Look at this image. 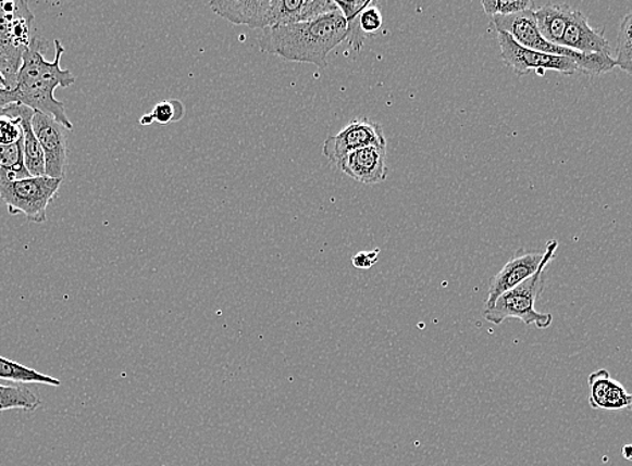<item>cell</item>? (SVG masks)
<instances>
[{"instance_id":"obj_1","label":"cell","mask_w":632,"mask_h":466,"mask_svg":"<svg viewBox=\"0 0 632 466\" xmlns=\"http://www.w3.org/2000/svg\"><path fill=\"white\" fill-rule=\"evenodd\" d=\"M347 33V22L337 10L298 24L264 28L259 47L287 61L326 67L329 54L346 41Z\"/></svg>"},{"instance_id":"obj_2","label":"cell","mask_w":632,"mask_h":466,"mask_svg":"<svg viewBox=\"0 0 632 466\" xmlns=\"http://www.w3.org/2000/svg\"><path fill=\"white\" fill-rule=\"evenodd\" d=\"M44 47H47V41L34 38L11 90L20 105L53 117L55 122L72 130L73 124L66 115L65 104L55 100L54 92L59 87L70 88L76 83V77L71 71L62 70L60 65L62 55L65 54V48L62 47L60 39H55L54 42V61L49 62L45 59Z\"/></svg>"},{"instance_id":"obj_3","label":"cell","mask_w":632,"mask_h":466,"mask_svg":"<svg viewBox=\"0 0 632 466\" xmlns=\"http://www.w3.org/2000/svg\"><path fill=\"white\" fill-rule=\"evenodd\" d=\"M215 14L232 24L264 28L298 24L339 10L333 0H241L209 3Z\"/></svg>"},{"instance_id":"obj_4","label":"cell","mask_w":632,"mask_h":466,"mask_svg":"<svg viewBox=\"0 0 632 466\" xmlns=\"http://www.w3.org/2000/svg\"><path fill=\"white\" fill-rule=\"evenodd\" d=\"M490 27L495 33L509 34L523 48L540 51V53L544 54L567 56V59L577 62L580 72L590 74V76H600V74H606L617 67V61H615L614 56L582 54L545 41L541 37L537 24H535L534 10L508 16H492L490 18Z\"/></svg>"},{"instance_id":"obj_5","label":"cell","mask_w":632,"mask_h":466,"mask_svg":"<svg viewBox=\"0 0 632 466\" xmlns=\"http://www.w3.org/2000/svg\"><path fill=\"white\" fill-rule=\"evenodd\" d=\"M557 249H559V241L552 240L546 243L543 263H541L538 270L520 286L500 295L493 308L483 311V316L487 322L499 326L512 317V319L525 323L526 326H535L540 329L550 327V324L554 323V315L541 314V312L535 311L534 305L544 291L545 269L555 259Z\"/></svg>"},{"instance_id":"obj_6","label":"cell","mask_w":632,"mask_h":466,"mask_svg":"<svg viewBox=\"0 0 632 466\" xmlns=\"http://www.w3.org/2000/svg\"><path fill=\"white\" fill-rule=\"evenodd\" d=\"M34 14L25 0H0V74L13 89L26 51L30 49Z\"/></svg>"},{"instance_id":"obj_7","label":"cell","mask_w":632,"mask_h":466,"mask_svg":"<svg viewBox=\"0 0 632 466\" xmlns=\"http://www.w3.org/2000/svg\"><path fill=\"white\" fill-rule=\"evenodd\" d=\"M62 179L48 176H28L14 179L0 172V203L8 207L11 215H25L33 224L47 222L49 204L62 185Z\"/></svg>"},{"instance_id":"obj_8","label":"cell","mask_w":632,"mask_h":466,"mask_svg":"<svg viewBox=\"0 0 632 466\" xmlns=\"http://www.w3.org/2000/svg\"><path fill=\"white\" fill-rule=\"evenodd\" d=\"M500 48V59L511 67L518 76H525L534 72L537 76H545L548 71L559 72L566 76L580 72L579 65L567 56L540 53V51L521 47L515 38L506 33H497Z\"/></svg>"},{"instance_id":"obj_9","label":"cell","mask_w":632,"mask_h":466,"mask_svg":"<svg viewBox=\"0 0 632 466\" xmlns=\"http://www.w3.org/2000/svg\"><path fill=\"white\" fill-rule=\"evenodd\" d=\"M367 147H386L384 129L369 118H355L323 144V155L338 164L349 153Z\"/></svg>"},{"instance_id":"obj_10","label":"cell","mask_w":632,"mask_h":466,"mask_svg":"<svg viewBox=\"0 0 632 466\" xmlns=\"http://www.w3.org/2000/svg\"><path fill=\"white\" fill-rule=\"evenodd\" d=\"M32 127L45 155V174L51 179L65 178L67 147L65 127L53 117L34 111Z\"/></svg>"},{"instance_id":"obj_11","label":"cell","mask_w":632,"mask_h":466,"mask_svg":"<svg viewBox=\"0 0 632 466\" xmlns=\"http://www.w3.org/2000/svg\"><path fill=\"white\" fill-rule=\"evenodd\" d=\"M544 253L528 252L521 248L512 255L509 263L500 269L490 282L485 310L493 308L500 295L520 286L521 282L532 277L543 263Z\"/></svg>"},{"instance_id":"obj_12","label":"cell","mask_w":632,"mask_h":466,"mask_svg":"<svg viewBox=\"0 0 632 466\" xmlns=\"http://www.w3.org/2000/svg\"><path fill=\"white\" fill-rule=\"evenodd\" d=\"M342 173L362 185L383 184L388 176L386 147H367L346 155L337 164Z\"/></svg>"},{"instance_id":"obj_13","label":"cell","mask_w":632,"mask_h":466,"mask_svg":"<svg viewBox=\"0 0 632 466\" xmlns=\"http://www.w3.org/2000/svg\"><path fill=\"white\" fill-rule=\"evenodd\" d=\"M561 47L582 54L612 56V49L609 47L605 34L591 27L588 18L582 11L574 9L567 30L563 33Z\"/></svg>"},{"instance_id":"obj_14","label":"cell","mask_w":632,"mask_h":466,"mask_svg":"<svg viewBox=\"0 0 632 466\" xmlns=\"http://www.w3.org/2000/svg\"><path fill=\"white\" fill-rule=\"evenodd\" d=\"M590 405L595 411H632V394L611 378L607 369L592 373L588 377Z\"/></svg>"},{"instance_id":"obj_15","label":"cell","mask_w":632,"mask_h":466,"mask_svg":"<svg viewBox=\"0 0 632 466\" xmlns=\"http://www.w3.org/2000/svg\"><path fill=\"white\" fill-rule=\"evenodd\" d=\"M573 9L567 3H546L534 9L535 24L541 37L561 47L563 33L567 30Z\"/></svg>"},{"instance_id":"obj_16","label":"cell","mask_w":632,"mask_h":466,"mask_svg":"<svg viewBox=\"0 0 632 466\" xmlns=\"http://www.w3.org/2000/svg\"><path fill=\"white\" fill-rule=\"evenodd\" d=\"M34 111L22 105V123H24V158L25 166L32 176H47L45 174V155L41 144L34 134L32 117Z\"/></svg>"},{"instance_id":"obj_17","label":"cell","mask_w":632,"mask_h":466,"mask_svg":"<svg viewBox=\"0 0 632 466\" xmlns=\"http://www.w3.org/2000/svg\"><path fill=\"white\" fill-rule=\"evenodd\" d=\"M0 379L9 380L14 383H38L53 386L59 388L61 380L50 375H45L36 371V369L22 366L21 363L5 360L0 355Z\"/></svg>"},{"instance_id":"obj_18","label":"cell","mask_w":632,"mask_h":466,"mask_svg":"<svg viewBox=\"0 0 632 466\" xmlns=\"http://www.w3.org/2000/svg\"><path fill=\"white\" fill-rule=\"evenodd\" d=\"M41 405V398L34 394L30 389L0 385V413L14 411V408L34 412Z\"/></svg>"},{"instance_id":"obj_19","label":"cell","mask_w":632,"mask_h":466,"mask_svg":"<svg viewBox=\"0 0 632 466\" xmlns=\"http://www.w3.org/2000/svg\"><path fill=\"white\" fill-rule=\"evenodd\" d=\"M0 172L14 179H24L32 176L25 166L24 140L16 144H0Z\"/></svg>"},{"instance_id":"obj_20","label":"cell","mask_w":632,"mask_h":466,"mask_svg":"<svg viewBox=\"0 0 632 466\" xmlns=\"http://www.w3.org/2000/svg\"><path fill=\"white\" fill-rule=\"evenodd\" d=\"M24 123H22V105L13 104L0 116V144L10 146L24 140Z\"/></svg>"},{"instance_id":"obj_21","label":"cell","mask_w":632,"mask_h":466,"mask_svg":"<svg viewBox=\"0 0 632 466\" xmlns=\"http://www.w3.org/2000/svg\"><path fill=\"white\" fill-rule=\"evenodd\" d=\"M615 61L620 70L632 76V11L620 22Z\"/></svg>"},{"instance_id":"obj_22","label":"cell","mask_w":632,"mask_h":466,"mask_svg":"<svg viewBox=\"0 0 632 466\" xmlns=\"http://www.w3.org/2000/svg\"><path fill=\"white\" fill-rule=\"evenodd\" d=\"M482 8L492 18V16H508L534 10L535 4L532 0H482Z\"/></svg>"},{"instance_id":"obj_23","label":"cell","mask_w":632,"mask_h":466,"mask_svg":"<svg viewBox=\"0 0 632 466\" xmlns=\"http://www.w3.org/2000/svg\"><path fill=\"white\" fill-rule=\"evenodd\" d=\"M153 123L169 124L178 122L185 115V108L181 101H162L150 113Z\"/></svg>"},{"instance_id":"obj_24","label":"cell","mask_w":632,"mask_h":466,"mask_svg":"<svg viewBox=\"0 0 632 466\" xmlns=\"http://www.w3.org/2000/svg\"><path fill=\"white\" fill-rule=\"evenodd\" d=\"M335 4L344 15L347 22V26L355 24V22L360 18L363 10L372 4V0H355V2H344V0H335Z\"/></svg>"},{"instance_id":"obj_25","label":"cell","mask_w":632,"mask_h":466,"mask_svg":"<svg viewBox=\"0 0 632 466\" xmlns=\"http://www.w3.org/2000/svg\"><path fill=\"white\" fill-rule=\"evenodd\" d=\"M380 249L370 250V252H360L352 257V265L355 268L367 270L379 261Z\"/></svg>"},{"instance_id":"obj_26","label":"cell","mask_w":632,"mask_h":466,"mask_svg":"<svg viewBox=\"0 0 632 466\" xmlns=\"http://www.w3.org/2000/svg\"><path fill=\"white\" fill-rule=\"evenodd\" d=\"M13 104H18L16 102L13 90L11 89H0V116L8 111V108Z\"/></svg>"},{"instance_id":"obj_27","label":"cell","mask_w":632,"mask_h":466,"mask_svg":"<svg viewBox=\"0 0 632 466\" xmlns=\"http://www.w3.org/2000/svg\"><path fill=\"white\" fill-rule=\"evenodd\" d=\"M623 457L625 459H629V462H632V445H625L623 448Z\"/></svg>"},{"instance_id":"obj_28","label":"cell","mask_w":632,"mask_h":466,"mask_svg":"<svg viewBox=\"0 0 632 466\" xmlns=\"http://www.w3.org/2000/svg\"><path fill=\"white\" fill-rule=\"evenodd\" d=\"M139 123L141 125H151L153 123L152 117L150 115V113H148V115L141 116Z\"/></svg>"},{"instance_id":"obj_29","label":"cell","mask_w":632,"mask_h":466,"mask_svg":"<svg viewBox=\"0 0 632 466\" xmlns=\"http://www.w3.org/2000/svg\"><path fill=\"white\" fill-rule=\"evenodd\" d=\"M0 89H9L8 83H5V79L3 78L2 74H0Z\"/></svg>"}]
</instances>
